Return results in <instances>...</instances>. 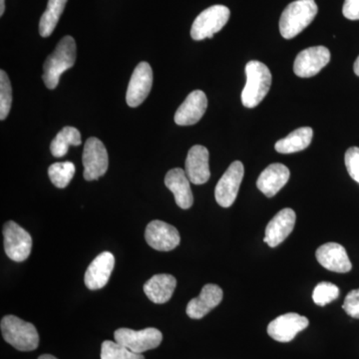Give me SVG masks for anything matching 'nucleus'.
Masks as SVG:
<instances>
[{
	"label": "nucleus",
	"mask_w": 359,
	"mask_h": 359,
	"mask_svg": "<svg viewBox=\"0 0 359 359\" xmlns=\"http://www.w3.org/2000/svg\"><path fill=\"white\" fill-rule=\"evenodd\" d=\"M76 61V43L72 36L63 37L58 42L55 50L45 60L43 79L47 88L53 90L57 87L61 75L70 69Z\"/></svg>",
	"instance_id": "1"
},
{
	"label": "nucleus",
	"mask_w": 359,
	"mask_h": 359,
	"mask_svg": "<svg viewBox=\"0 0 359 359\" xmlns=\"http://www.w3.org/2000/svg\"><path fill=\"white\" fill-rule=\"evenodd\" d=\"M318 11L314 0H297L290 4L280 20V32L283 39H294L304 32L313 22Z\"/></svg>",
	"instance_id": "2"
},
{
	"label": "nucleus",
	"mask_w": 359,
	"mask_h": 359,
	"mask_svg": "<svg viewBox=\"0 0 359 359\" xmlns=\"http://www.w3.org/2000/svg\"><path fill=\"white\" fill-rule=\"evenodd\" d=\"M247 83L242 92L245 107L255 108L264 100L271 85V74L268 66L259 61H250L245 65Z\"/></svg>",
	"instance_id": "3"
},
{
	"label": "nucleus",
	"mask_w": 359,
	"mask_h": 359,
	"mask_svg": "<svg viewBox=\"0 0 359 359\" xmlns=\"http://www.w3.org/2000/svg\"><path fill=\"white\" fill-rule=\"evenodd\" d=\"M2 337L7 344L20 351H32L39 347L36 327L15 316H4L0 323Z\"/></svg>",
	"instance_id": "4"
},
{
	"label": "nucleus",
	"mask_w": 359,
	"mask_h": 359,
	"mask_svg": "<svg viewBox=\"0 0 359 359\" xmlns=\"http://www.w3.org/2000/svg\"><path fill=\"white\" fill-rule=\"evenodd\" d=\"M231 11L224 6H212L205 9L194 21L191 37L196 41L212 39L230 20Z\"/></svg>",
	"instance_id": "5"
},
{
	"label": "nucleus",
	"mask_w": 359,
	"mask_h": 359,
	"mask_svg": "<svg viewBox=\"0 0 359 359\" xmlns=\"http://www.w3.org/2000/svg\"><path fill=\"white\" fill-rule=\"evenodd\" d=\"M116 342L122 344L136 353H143L151 349L157 348L163 340L162 332L154 327L142 330L130 328H119L114 332Z\"/></svg>",
	"instance_id": "6"
},
{
	"label": "nucleus",
	"mask_w": 359,
	"mask_h": 359,
	"mask_svg": "<svg viewBox=\"0 0 359 359\" xmlns=\"http://www.w3.org/2000/svg\"><path fill=\"white\" fill-rule=\"evenodd\" d=\"M4 250L6 256L16 263L28 259L32 252V236L13 221L7 222L4 226Z\"/></svg>",
	"instance_id": "7"
},
{
	"label": "nucleus",
	"mask_w": 359,
	"mask_h": 359,
	"mask_svg": "<svg viewBox=\"0 0 359 359\" xmlns=\"http://www.w3.org/2000/svg\"><path fill=\"white\" fill-rule=\"evenodd\" d=\"M82 162L86 181H95L104 176L109 166V158L102 142L95 137L89 138L84 145Z\"/></svg>",
	"instance_id": "8"
},
{
	"label": "nucleus",
	"mask_w": 359,
	"mask_h": 359,
	"mask_svg": "<svg viewBox=\"0 0 359 359\" xmlns=\"http://www.w3.org/2000/svg\"><path fill=\"white\" fill-rule=\"evenodd\" d=\"M244 175V165L240 161L231 163L224 172L215 189V198L221 207L230 208L235 203Z\"/></svg>",
	"instance_id": "9"
},
{
	"label": "nucleus",
	"mask_w": 359,
	"mask_h": 359,
	"mask_svg": "<svg viewBox=\"0 0 359 359\" xmlns=\"http://www.w3.org/2000/svg\"><path fill=\"white\" fill-rule=\"evenodd\" d=\"M330 60V51L325 46H313L297 54L294 71L297 76L309 78L316 76Z\"/></svg>",
	"instance_id": "10"
},
{
	"label": "nucleus",
	"mask_w": 359,
	"mask_h": 359,
	"mask_svg": "<svg viewBox=\"0 0 359 359\" xmlns=\"http://www.w3.org/2000/svg\"><path fill=\"white\" fill-rule=\"evenodd\" d=\"M153 85V71L147 62H140L135 68L128 89L126 102L130 107H138L147 98Z\"/></svg>",
	"instance_id": "11"
},
{
	"label": "nucleus",
	"mask_w": 359,
	"mask_h": 359,
	"mask_svg": "<svg viewBox=\"0 0 359 359\" xmlns=\"http://www.w3.org/2000/svg\"><path fill=\"white\" fill-rule=\"evenodd\" d=\"M309 325V321L306 316L294 313H285L269 323L268 334L276 341L290 342Z\"/></svg>",
	"instance_id": "12"
},
{
	"label": "nucleus",
	"mask_w": 359,
	"mask_h": 359,
	"mask_svg": "<svg viewBox=\"0 0 359 359\" xmlns=\"http://www.w3.org/2000/svg\"><path fill=\"white\" fill-rule=\"evenodd\" d=\"M145 238L151 248L160 252L173 250L181 243L178 230L172 224L165 222L156 221L148 224L145 231Z\"/></svg>",
	"instance_id": "13"
},
{
	"label": "nucleus",
	"mask_w": 359,
	"mask_h": 359,
	"mask_svg": "<svg viewBox=\"0 0 359 359\" xmlns=\"http://www.w3.org/2000/svg\"><path fill=\"white\" fill-rule=\"evenodd\" d=\"M208 107V99L204 92L195 90L187 96L175 113V123L179 126H191L202 119Z\"/></svg>",
	"instance_id": "14"
},
{
	"label": "nucleus",
	"mask_w": 359,
	"mask_h": 359,
	"mask_svg": "<svg viewBox=\"0 0 359 359\" xmlns=\"http://www.w3.org/2000/svg\"><path fill=\"white\" fill-rule=\"evenodd\" d=\"M295 219V212L290 208H285L278 212L266 226L264 242L271 248H276L282 244L294 230Z\"/></svg>",
	"instance_id": "15"
},
{
	"label": "nucleus",
	"mask_w": 359,
	"mask_h": 359,
	"mask_svg": "<svg viewBox=\"0 0 359 359\" xmlns=\"http://www.w3.org/2000/svg\"><path fill=\"white\" fill-rule=\"evenodd\" d=\"M316 257L323 268L334 273H346L353 269L346 250L337 243L320 245L316 250Z\"/></svg>",
	"instance_id": "16"
},
{
	"label": "nucleus",
	"mask_w": 359,
	"mask_h": 359,
	"mask_svg": "<svg viewBox=\"0 0 359 359\" xmlns=\"http://www.w3.org/2000/svg\"><path fill=\"white\" fill-rule=\"evenodd\" d=\"M115 266V257L109 252L97 256L89 264L85 273L84 282L89 290L103 289L108 282Z\"/></svg>",
	"instance_id": "17"
},
{
	"label": "nucleus",
	"mask_w": 359,
	"mask_h": 359,
	"mask_svg": "<svg viewBox=\"0 0 359 359\" xmlns=\"http://www.w3.org/2000/svg\"><path fill=\"white\" fill-rule=\"evenodd\" d=\"M185 172L191 183L203 185L209 181L211 171L209 166V151L202 145L190 149L186 160Z\"/></svg>",
	"instance_id": "18"
},
{
	"label": "nucleus",
	"mask_w": 359,
	"mask_h": 359,
	"mask_svg": "<svg viewBox=\"0 0 359 359\" xmlns=\"http://www.w3.org/2000/svg\"><path fill=\"white\" fill-rule=\"evenodd\" d=\"M223 290L217 285H205L203 287L199 297H195L187 306V314L193 320H201L207 316L212 309L218 306L223 301Z\"/></svg>",
	"instance_id": "19"
},
{
	"label": "nucleus",
	"mask_w": 359,
	"mask_h": 359,
	"mask_svg": "<svg viewBox=\"0 0 359 359\" xmlns=\"http://www.w3.org/2000/svg\"><path fill=\"white\" fill-rule=\"evenodd\" d=\"M290 172L285 165L276 163L269 165L259 175L257 181V189L268 198H273L287 185Z\"/></svg>",
	"instance_id": "20"
},
{
	"label": "nucleus",
	"mask_w": 359,
	"mask_h": 359,
	"mask_svg": "<svg viewBox=\"0 0 359 359\" xmlns=\"http://www.w3.org/2000/svg\"><path fill=\"white\" fill-rule=\"evenodd\" d=\"M165 185L174 194L176 204L181 209L188 210L193 205L194 197L191 190L190 180L185 170L175 168L168 172L165 177Z\"/></svg>",
	"instance_id": "21"
},
{
	"label": "nucleus",
	"mask_w": 359,
	"mask_h": 359,
	"mask_svg": "<svg viewBox=\"0 0 359 359\" xmlns=\"http://www.w3.org/2000/svg\"><path fill=\"white\" fill-rule=\"evenodd\" d=\"M177 280L168 273L155 275L144 285V292L148 299L154 304H166L171 299L176 289Z\"/></svg>",
	"instance_id": "22"
},
{
	"label": "nucleus",
	"mask_w": 359,
	"mask_h": 359,
	"mask_svg": "<svg viewBox=\"0 0 359 359\" xmlns=\"http://www.w3.org/2000/svg\"><path fill=\"white\" fill-rule=\"evenodd\" d=\"M313 130L311 127H302L294 130L285 138L276 142L275 148L276 152L280 154H292L301 152L311 145L313 140Z\"/></svg>",
	"instance_id": "23"
},
{
	"label": "nucleus",
	"mask_w": 359,
	"mask_h": 359,
	"mask_svg": "<svg viewBox=\"0 0 359 359\" xmlns=\"http://www.w3.org/2000/svg\"><path fill=\"white\" fill-rule=\"evenodd\" d=\"M68 0H49L46 11L39 21V33L42 37H49L55 29Z\"/></svg>",
	"instance_id": "24"
},
{
	"label": "nucleus",
	"mask_w": 359,
	"mask_h": 359,
	"mask_svg": "<svg viewBox=\"0 0 359 359\" xmlns=\"http://www.w3.org/2000/svg\"><path fill=\"white\" fill-rule=\"evenodd\" d=\"M81 134L74 127H65L51 142L52 155L56 158L65 157L70 146L81 145Z\"/></svg>",
	"instance_id": "25"
},
{
	"label": "nucleus",
	"mask_w": 359,
	"mask_h": 359,
	"mask_svg": "<svg viewBox=\"0 0 359 359\" xmlns=\"http://www.w3.org/2000/svg\"><path fill=\"white\" fill-rule=\"evenodd\" d=\"M75 171L76 169L72 162L54 163L49 167L48 176L54 186L65 189L69 185Z\"/></svg>",
	"instance_id": "26"
},
{
	"label": "nucleus",
	"mask_w": 359,
	"mask_h": 359,
	"mask_svg": "<svg viewBox=\"0 0 359 359\" xmlns=\"http://www.w3.org/2000/svg\"><path fill=\"white\" fill-rule=\"evenodd\" d=\"M101 359H145L140 353H133L118 342L105 340L101 346Z\"/></svg>",
	"instance_id": "27"
},
{
	"label": "nucleus",
	"mask_w": 359,
	"mask_h": 359,
	"mask_svg": "<svg viewBox=\"0 0 359 359\" xmlns=\"http://www.w3.org/2000/svg\"><path fill=\"white\" fill-rule=\"evenodd\" d=\"M13 104V87L4 70L0 71V120L4 121Z\"/></svg>",
	"instance_id": "28"
},
{
	"label": "nucleus",
	"mask_w": 359,
	"mask_h": 359,
	"mask_svg": "<svg viewBox=\"0 0 359 359\" xmlns=\"http://www.w3.org/2000/svg\"><path fill=\"white\" fill-rule=\"evenodd\" d=\"M339 289L332 283L323 282L316 285L313 290V299L314 304L320 306H327L330 302L339 299Z\"/></svg>",
	"instance_id": "29"
},
{
	"label": "nucleus",
	"mask_w": 359,
	"mask_h": 359,
	"mask_svg": "<svg viewBox=\"0 0 359 359\" xmlns=\"http://www.w3.org/2000/svg\"><path fill=\"white\" fill-rule=\"evenodd\" d=\"M344 162L349 176L359 184V148H349L346 151Z\"/></svg>",
	"instance_id": "30"
},
{
	"label": "nucleus",
	"mask_w": 359,
	"mask_h": 359,
	"mask_svg": "<svg viewBox=\"0 0 359 359\" xmlns=\"http://www.w3.org/2000/svg\"><path fill=\"white\" fill-rule=\"evenodd\" d=\"M342 309L351 318L359 320V289L351 290L347 294Z\"/></svg>",
	"instance_id": "31"
},
{
	"label": "nucleus",
	"mask_w": 359,
	"mask_h": 359,
	"mask_svg": "<svg viewBox=\"0 0 359 359\" xmlns=\"http://www.w3.org/2000/svg\"><path fill=\"white\" fill-rule=\"evenodd\" d=\"M342 13L349 20H359V0H346Z\"/></svg>",
	"instance_id": "32"
},
{
	"label": "nucleus",
	"mask_w": 359,
	"mask_h": 359,
	"mask_svg": "<svg viewBox=\"0 0 359 359\" xmlns=\"http://www.w3.org/2000/svg\"><path fill=\"white\" fill-rule=\"evenodd\" d=\"M6 11V0H0V16L4 15Z\"/></svg>",
	"instance_id": "33"
},
{
	"label": "nucleus",
	"mask_w": 359,
	"mask_h": 359,
	"mask_svg": "<svg viewBox=\"0 0 359 359\" xmlns=\"http://www.w3.org/2000/svg\"><path fill=\"white\" fill-rule=\"evenodd\" d=\"M353 70L354 73L359 76V56L356 59L355 62H354Z\"/></svg>",
	"instance_id": "34"
},
{
	"label": "nucleus",
	"mask_w": 359,
	"mask_h": 359,
	"mask_svg": "<svg viewBox=\"0 0 359 359\" xmlns=\"http://www.w3.org/2000/svg\"><path fill=\"white\" fill-rule=\"evenodd\" d=\"M39 359H57L55 356L51 355V354H43V355H40Z\"/></svg>",
	"instance_id": "35"
}]
</instances>
